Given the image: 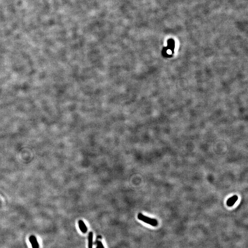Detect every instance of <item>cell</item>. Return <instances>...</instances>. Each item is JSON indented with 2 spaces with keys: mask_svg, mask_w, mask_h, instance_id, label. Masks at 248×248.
<instances>
[{
  "mask_svg": "<svg viewBox=\"0 0 248 248\" xmlns=\"http://www.w3.org/2000/svg\"><path fill=\"white\" fill-rule=\"evenodd\" d=\"M137 217L139 220L143 221L148 224L150 225L153 227H156L158 224L157 220L148 217L147 216L142 214V213H139L137 215Z\"/></svg>",
  "mask_w": 248,
  "mask_h": 248,
  "instance_id": "cell-1",
  "label": "cell"
},
{
  "mask_svg": "<svg viewBox=\"0 0 248 248\" xmlns=\"http://www.w3.org/2000/svg\"><path fill=\"white\" fill-rule=\"evenodd\" d=\"M238 196L237 195H234L228 199L227 202V205L229 207L233 206L235 204L236 202L238 200Z\"/></svg>",
  "mask_w": 248,
  "mask_h": 248,
  "instance_id": "cell-2",
  "label": "cell"
},
{
  "mask_svg": "<svg viewBox=\"0 0 248 248\" xmlns=\"http://www.w3.org/2000/svg\"><path fill=\"white\" fill-rule=\"evenodd\" d=\"M30 242L32 245L33 248H39V245L38 243L36 238L34 236H31L29 238Z\"/></svg>",
  "mask_w": 248,
  "mask_h": 248,
  "instance_id": "cell-3",
  "label": "cell"
},
{
  "mask_svg": "<svg viewBox=\"0 0 248 248\" xmlns=\"http://www.w3.org/2000/svg\"><path fill=\"white\" fill-rule=\"evenodd\" d=\"M79 227L81 231L83 233H86L87 232V227L84 222L82 220H79L78 222Z\"/></svg>",
  "mask_w": 248,
  "mask_h": 248,
  "instance_id": "cell-4",
  "label": "cell"
},
{
  "mask_svg": "<svg viewBox=\"0 0 248 248\" xmlns=\"http://www.w3.org/2000/svg\"><path fill=\"white\" fill-rule=\"evenodd\" d=\"M92 238H93V233L90 232L89 234V248H92Z\"/></svg>",
  "mask_w": 248,
  "mask_h": 248,
  "instance_id": "cell-5",
  "label": "cell"
},
{
  "mask_svg": "<svg viewBox=\"0 0 248 248\" xmlns=\"http://www.w3.org/2000/svg\"><path fill=\"white\" fill-rule=\"evenodd\" d=\"M98 248H104L103 245L102 244V242H98Z\"/></svg>",
  "mask_w": 248,
  "mask_h": 248,
  "instance_id": "cell-6",
  "label": "cell"
}]
</instances>
